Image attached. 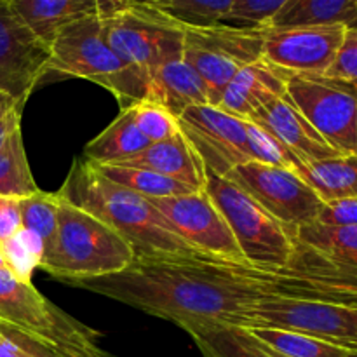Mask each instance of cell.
I'll use <instances>...</instances> for the list:
<instances>
[{
	"label": "cell",
	"instance_id": "6da1fadb",
	"mask_svg": "<svg viewBox=\"0 0 357 357\" xmlns=\"http://www.w3.org/2000/svg\"><path fill=\"white\" fill-rule=\"evenodd\" d=\"M73 286L185 326H248V316L274 298L319 300V282L295 251L286 268H258L204 255L135 258L124 271Z\"/></svg>",
	"mask_w": 357,
	"mask_h": 357
},
{
	"label": "cell",
	"instance_id": "7a4b0ae2",
	"mask_svg": "<svg viewBox=\"0 0 357 357\" xmlns=\"http://www.w3.org/2000/svg\"><path fill=\"white\" fill-rule=\"evenodd\" d=\"M58 192L128 241L136 258L195 255L150 199L105 178L84 157L73 160Z\"/></svg>",
	"mask_w": 357,
	"mask_h": 357
},
{
	"label": "cell",
	"instance_id": "3957f363",
	"mask_svg": "<svg viewBox=\"0 0 357 357\" xmlns=\"http://www.w3.org/2000/svg\"><path fill=\"white\" fill-rule=\"evenodd\" d=\"M135 258L128 241L100 218L59 195L58 225L54 237L44 248L40 268L73 284L117 274Z\"/></svg>",
	"mask_w": 357,
	"mask_h": 357
},
{
	"label": "cell",
	"instance_id": "277c9868",
	"mask_svg": "<svg viewBox=\"0 0 357 357\" xmlns=\"http://www.w3.org/2000/svg\"><path fill=\"white\" fill-rule=\"evenodd\" d=\"M47 75L79 77L110 91L122 110L146 100L145 75L122 61L103 33L100 16H89L68 24L52 38Z\"/></svg>",
	"mask_w": 357,
	"mask_h": 357
},
{
	"label": "cell",
	"instance_id": "5b68a950",
	"mask_svg": "<svg viewBox=\"0 0 357 357\" xmlns=\"http://www.w3.org/2000/svg\"><path fill=\"white\" fill-rule=\"evenodd\" d=\"M0 324L66 357H108L98 333L45 298L31 282L0 268Z\"/></svg>",
	"mask_w": 357,
	"mask_h": 357
},
{
	"label": "cell",
	"instance_id": "8992f818",
	"mask_svg": "<svg viewBox=\"0 0 357 357\" xmlns=\"http://www.w3.org/2000/svg\"><path fill=\"white\" fill-rule=\"evenodd\" d=\"M204 192L225 218L248 264L272 271L291 264L296 232L282 225L227 176L206 171Z\"/></svg>",
	"mask_w": 357,
	"mask_h": 357
},
{
	"label": "cell",
	"instance_id": "52a82bcc",
	"mask_svg": "<svg viewBox=\"0 0 357 357\" xmlns=\"http://www.w3.org/2000/svg\"><path fill=\"white\" fill-rule=\"evenodd\" d=\"M183 61L201 77L209 96V105L216 107L222 94L237 72L264 58L267 28L183 26Z\"/></svg>",
	"mask_w": 357,
	"mask_h": 357
},
{
	"label": "cell",
	"instance_id": "ba28073f",
	"mask_svg": "<svg viewBox=\"0 0 357 357\" xmlns=\"http://www.w3.org/2000/svg\"><path fill=\"white\" fill-rule=\"evenodd\" d=\"M101 23L115 54L142 72L146 82L157 68L183 59V26L149 3H136Z\"/></svg>",
	"mask_w": 357,
	"mask_h": 357
},
{
	"label": "cell",
	"instance_id": "9c48e42d",
	"mask_svg": "<svg viewBox=\"0 0 357 357\" xmlns=\"http://www.w3.org/2000/svg\"><path fill=\"white\" fill-rule=\"evenodd\" d=\"M286 94L331 149L340 155L357 153L354 82L324 73H293Z\"/></svg>",
	"mask_w": 357,
	"mask_h": 357
},
{
	"label": "cell",
	"instance_id": "30bf717a",
	"mask_svg": "<svg viewBox=\"0 0 357 357\" xmlns=\"http://www.w3.org/2000/svg\"><path fill=\"white\" fill-rule=\"evenodd\" d=\"M227 178L293 232L316 222L324 204L323 199L289 167L250 160L234 167Z\"/></svg>",
	"mask_w": 357,
	"mask_h": 357
},
{
	"label": "cell",
	"instance_id": "8fae6325",
	"mask_svg": "<svg viewBox=\"0 0 357 357\" xmlns=\"http://www.w3.org/2000/svg\"><path fill=\"white\" fill-rule=\"evenodd\" d=\"M282 328L357 352V305L328 300L274 298L248 316L246 328Z\"/></svg>",
	"mask_w": 357,
	"mask_h": 357
},
{
	"label": "cell",
	"instance_id": "7c38bea8",
	"mask_svg": "<svg viewBox=\"0 0 357 357\" xmlns=\"http://www.w3.org/2000/svg\"><path fill=\"white\" fill-rule=\"evenodd\" d=\"M178 128L195 150L206 171L227 176L253 160L248 121L213 105H195L178 117Z\"/></svg>",
	"mask_w": 357,
	"mask_h": 357
},
{
	"label": "cell",
	"instance_id": "4fadbf2b",
	"mask_svg": "<svg viewBox=\"0 0 357 357\" xmlns=\"http://www.w3.org/2000/svg\"><path fill=\"white\" fill-rule=\"evenodd\" d=\"M171 229L199 255L248 264L225 218L204 190L176 197L150 199Z\"/></svg>",
	"mask_w": 357,
	"mask_h": 357
},
{
	"label": "cell",
	"instance_id": "5bb4252c",
	"mask_svg": "<svg viewBox=\"0 0 357 357\" xmlns=\"http://www.w3.org/2000/svg\"><path fill=\"white\" fill-rule=\"evenodd\" d=\"M51 49L17 16L9 0H0V93L24 105L47 75Z\"/></svg>",
	"mask_w": 357,
	"mask_h": 357
},
{
	"label": "cell",
	"instance_id": "9a60e30c",
	"mask_svg": "<svg viewBox=\"0 0 357 357\" xmlns=\"http://www.w3.org/2000/svg\"><path fill=\"white\" fill-rule=\"evenodd\" d=\"M347 28L330 26L267 28L264 58L291 73H323L333 63Z\"/></svg>",
	"mask_w": 357,
	"mask_h": 357
},
{
	"label": "cell",
	"instance_id": "2e32d148",
	"mask_svg": "<svg viewBox=\"0 0 357 357\" xmlns=\"http://www.w3.org/2000/svg\"><path fill=\"white\" fill-rule=\"evenodd\" d=\"M250 121L274 136L302 164L340 155L310 126L302 112L289 100L288 94L260 108Z\"/></svg>",
	"mask_w": 357,
	"mask_h": 357
},
{
	"label": "cell",
	"instance_id": "e0dca14e",
	"mask_svg": "<svg viewBox=\"0 0 357 357\" xmlns=\"http://www.w3.org/2000/svg\"><path fill=\"white\" fill-rule=\"evenodd\" d=\"M293 73L260 58L234 75L216 107L237 119L250 121L260 108L286 96Z\"/></svg>",
	"mask_w": 357,
	"mask_h": 357
},
{
	"label": "cell",
	"instance_id": "ac0fdd59",
	"mask_svg": "<svg viewBox=\"0 0 357 357\" xmlns=\"http://www.w3.org/2000/svg\"><path fill=\"white\" fill-rule=\"evenodd\" d=\"M114 166L139 167V169L153 171V173L173 178V180L188 185L192 188L204 190L206 169L181 131H178L171 138L162 139V142L152 143L138 155L131 157L121 164H114Z\"/></svg>",
	"mask_w": 357,
	"mask_h": 357
},
{
	"label": "cell",
	"instance_id": "d6986e66",
	"mask_svg": "<svg viewBox=\"0 0 357 357\" xmlns=\"http://www.w3.org/2000/svg\"><path fill=\"white\" fill-rule=\"evenodd\" d=\"M145 101L160 105L178 119L187 108L209 105V96L195 70L183 59H178L160 66L150 75Z\"/></svg>",
	"mask_w": 357,
	"mask_h": 357
},
{
	"label": "cell",
	"instance_id": "ffe728a7",
	"mask_svg": "<svg viewBox=\"0 0 357 357\" xmlns=\"http://www.w3.org/2000/svg\"><path fill=\"white\" fill-rule=\"evenodd\" d=\"M17 16L44 44L68 24L89 16H98L96 0H9Z\"/></svg>",
	"mask_w": 357,
	"mask_h": 357
},
{
	"label": "cell",
	"instance_id": "44dd1931",
	"mask_svg": "<svg viewBox=\"0 0 357 357\" xmlns=\"http://www.w3.org/2000/svg\"><path fill=\"white\" fill-rule=\"evenodd\" d=\"M204 357H278L248 328L222 323H192L181 326Z\"/></svg>",
	"mask_w": 357,
	"mask_h": 357
},
{
	"label": "cell",
	"instance_id": "7402d4cb",
	"mask_svg": "<svg viewBox=\"0 0 357 357\" xmlns=\"http://www.w3.org/2000/svg\"><path fill=\"white\" fill-rule=\"evenodd\" d=\"M150 145L152 143L139 132L132 108L129 107L121 110L112 124L87 143L82 157L94 166H114L138 155Z\"/></svg>",
	"mask_w": 357,
	"mask_h": 357
},
{
	"label": "cell",
	"instance_id": "603a6c76",
	"mask_svg": "<svg viewBox=\"0 0 357 357\" xmlns=\"http://www.w3.org/2000/svg\"><path fill=\"white\" fill-rule=\"evenodd\" d=\"M330 24L357 28V3L354 0H288L265 28L275 30Z\"/></svg>",
	"mask_w": 357,
	"mask_h": 357
},
{
	"label": "cell",
	"instance_id": "cb8c5ba5",
	"mask_svg": "<svg viewBox=\"0 0 357 357\" xmlns=\"http://www.w3.org/2000/svg\"><path fill=\"white\" fill-rule=\"evenodd\" d=\"M293 171L323 199V202L345 197L357 199V153L300 164Z\"/></svg>",
	"mask_w": 357,
	"mask_h": 357
},
{
	"label": "cell",
	"instance_id": "d4e9b609",
	"mask_svg": "<svg viewBox=\"0 0 357 357\" xmlns=\"http://www.w3.org/2000/svg\"><path fill=\"white\" fill-rule=\"evenodd\" d=\"M296 243L335 268L357 272V227H330L312 222L296 229Z\"/></svg>",
	"mask_w": 357,
	"mask_h": 357
},
{
	"label": "cell",
	"instance_id": "484cf974",
	"mask_svg": "<svg viewBox=\"0 0 357 357\" xmlns=\"http://www.w3.org/2000/svg\"><path fill=\"white\" fill-rule=\"evenodd\" d=\"M265 347L278 357H357V352L310 335L282 328H248Z\"/></svg>",
	"mask_w": 357,
	"mask_h": 357
},
{
	"label": "cell",
	"instance_id": "4316f807",
	"mask_svg": "<svg viewBox=\"0 0 357 357\" xmlns=\"http://www.w3.org/2000/svg\"><path fill=\"white\" fill-rule=\"evenodd\" d=\"M38 192L31 176L21 128L10 132L0 145V195L23 199Z\"/></svg>",
	"mask_w": 357,
	"mask_h": 357
},
{
	"label": "cell",
	"instance_id": "83f0119b",
	"mask_svg": "<svg viewBox=\"0 0 357 357\" xmlns=\"http://www.w3.org/2000/svg\"><path fill=\"white\" fill-rule=\"evenodd\" d=\"M105 178L112 180L114 183L122 185L136 194L143 195L146 199H160V197H176V195H187L199 192L197 188H192L188 185L180 183L173 178L162 176L153 171L139 169V167L128 166H94Z\"/></svg>",
	"mask_w": 357,
	"mask_h": 357
},
{
	"label": "cell",
	"instance_id": "f1b7e54d",
	"mask_svg": "<svg viewBox=\"0 0 357 357\" xmlns=\"http://www.w3.org/2000/svg\"><path fill=\"white\" fill-rule=\"evenodd\" d=\"M146 3L181 26L206 28L223 24L234 0H149Z\"/></svg>",
	"mask_w": 357,
	"mask_h": 357
},
{
	"label": "cell",
	"instance_id": "f546056e",
	"mask_svg": "<svg viewBox=\"0 0 357 357\" xmlns=\"http://www.w3.org/2000/svg\"><path fill=\"white\" fill-rule=\"evenodd\" d=\"M6 268L20 281L31 282V274L40 267L44 257V241L37 234L21 227L10 239L0 243Z\"/></svg>",
	"mask_w": 357,
	"mask_h": 357
},
{
	"label": "cell",
	"instance_id": "4dcf8cb0",
	"mask_svg": "<svg viewBox=\"0 0 357 357\" xmlns=\"http://www.w3.org/2000/svg\"><path fill=\"white\" fill-rule=\"evenodd\" d=\"M58 192L49 194V192L38 190L28 197L20 199L21 227L37 234L44 241V248L54 237L56 225H58Z\"/></svg>",
	"mask_w": 357,
	"mask_h": 357
},
{
	"label": "cell",
	"instance_id": "1f68e13d",
	"mask_svg": "<svg viewBox=\"0 0 357 357\" xmlns=\"http://www.w3.org/2000/svg\"><path fill=\"white\" fill-rule=\"evenodd\" d=\"M131 108L139 132L150 143L162 142V139L171 138L180 131L178 119L153 101H139V103L132 105Z\"/></svg>",
	"mask_w": 357,
	"mask_h": 357
},
{
	"label": "cell",
	"instance_id": "d6a6232c",
	"mask_svg": "<svg viewBox=\"0 0 357 357\" xmlns=\"http://www.w3.org/2000/svg\"><path fill=\"white\" fill-rule=\"evenodd\" d=\"M286 2L288 0H234L223 24L246 28L267 26L268 21L282 9Z\"/></svg>",
	"mask_w": 357,
	"mask_h": 357
},
{
	"label": "cell",
	"instance_id": "836d02e7",
	"mask_svg": "<svg viewBox=\"0 0 357 357\" xmlns=\"http://www.w3.org/2000/svg\"><path fill=\"white\" fill-rule=\"evenodd\" d=\"M324 75L357 82V28H347L340 49Z\"/></svg>",
	"mask_w": 357,
	"mask_h": 357
},
{
	"label": "cell",
	"instance_id": "e575fe53",
	"mask_svg": "<svg viewBox=\"0 0 357 357\" xmlns=\"http://www.w3.org/2000/svg\"><path fill=\"white\" fill-rule=\"evenodd\" d=\"M326 289L330 302L357 305V272H345L328 264Z\"/></svg>",
	"mask_w": 357,
	"mask_h": 357
},
{
	"label": "cell",
	"instance_id": "d590c367",
	"mask_svg": "<svg viewBox=\"0 0 357 357\" xmlns=\"http://www.w3.org/2000/svg\"><path fill=\"white\" fill-rule=\"evenodd\" d=\"M316 222L330 227H357V199L345 197L326 201Z\"/></svg>",
	"mask_w": 357,
	"mask_h": 357
},
{
	"label": "cell",
	"instance_id": "8d00e7d4",
	"mask_svg": "<svg viewBox=\"0 0 357 357\" xmlns=\"http://www.w3.org/2000/svg\"><path fill=\"white\" fill-rule=\"evenodd\" d=\"M21 229L20 199L0 195V243L10 239Z\"/></svg>",
	"mask_w": 357,
	"mask_h": 357
},
{
	"label": "cell",
	"instance_id": "74e56055",
	"mask_svg": "<svg viewBox=\"0 0 357 357\" xmlns=\"http://www.w3.org/2000/svg\"><path fill=\"white\" fill-rule=\"evenodd\" d=\"M98 2V16L101 20L114 16V14L122 13L136 3H146V0H96Z\"/></svg>",
	"mask_w": 357,
	"mask_h": 357
},
{
	"label": "cell",
	"instance_id": "f35d334b",
	"mask_svg": "<svg viewBox=\"0 0 357 357\" xmlns=\"http://www.w3.org/2000/svg\"><path fill=\"white\" fill-rule=\"evenodd\" d=\"M21 110L23 108H14L13 112L6 115V117L0 119V145L7 139V136L13 131H16L17 128H21Z\"/></svg>",
	"mask_w": 357,
	"mask_h": 357
},
{
	"label": "cell",
	"instance_id": "ab89813d",
	"mask_svg": "<svg viewBox=\"0 0 357 357\" xmlns=\"http://www.w3.org/2000/svg\"><path fill=\"white\" fill-rule=\"evenodd\" d=\"M23 107H24V105L17 103V101L13 100L10 96L0 93V119L6 117V115L9 114V112H13L14 108H23Z\"/></svg>",
	"mask_w": 357,
	"mask_h": 357
},
{
	"label": "cell",
	"instance_id": "60d3db41",
	"mask_svg": "<svg viewBox=\"0 0 357 357\" xmlns=\"http://www.w3.org/2000/svg\"><path fill=\"white\" fill-rule=\"evenodd\" d=\"M0 268H6V258H3L2 250H0Z\"/></svg>",
	"mask_w": 357,
	"mask_h": 357
},
{
	"label": "cell",
	"instance_id": "b9f144b4",
	"mask_svg": "<svg viewBox=\"0 0 357 357\" xmlns=\"http://www.w3.org/2000/svg\"><path fill=\"white\" fill-rule=\"evenodd\" d=\"M356 142H357V115H356Z\"/></svg>",
	"mask_w": 357,
	"mask_h": 357
},
{
	"label": "cell",
	"instance_id": "7bdbcfd3",
	"mask_svg": "<svg viewBox=\"0 0 357 357\" xmlns=\"http://www.w3.org/2000/svg\"><path fill=\"white\" fill-rule=\"evenodd\" d=\"M354 2H356V3H357V0H354Z\"/></svg>",
	"mask_w": 357,
	"mask_h": 357
},
{
	"label": "cell",
	"instance_id": "ee69618b",
	"mask_svg": "<svg viewBox=\"0 0 357 357\" xmlns=\"http://www.w3.org/2000/svg\"><path fill=\"white\" fill-rule=\"evenodd\" d=\"M356 87H357V82H356Z\"/></svg>",
	"mask_w": 357,
	"mask_h": 357
},
{
	"label": "cell",
	"instance_id": "f6af8a7d",
	"mask_svg": "<svg viewBox=\"0 0 357 357\" xmlns=\"http://www.w3.org/2000/svg\"><path fill=\"white\" fill-rule=\"evenodd\" d=\"M146 2H149V0H146Z\"/></svg>",
	"mask_w": 357,
	"mask_h": 357
}]
</instances>
